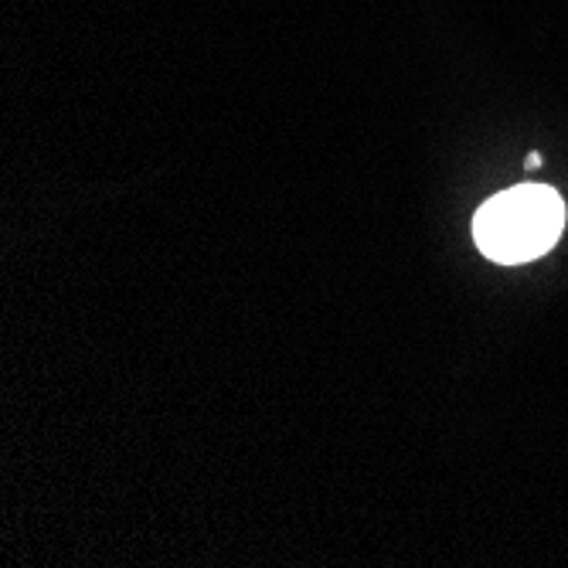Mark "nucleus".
Masks as SVG:
<instances>
[{"label":"nucleus","instance_id":"f257e3e1","mask_svg":"<svg viewBox=\"0 0 568 568\" xmlns=\"http://www.w3.org/2000/svg\"><path fill=\"white\" fill-rule=\"evenodd\" d=\"M565 229V201L555 187L518 184L494 194L474 219L477 248L494 263L518 266L545 255Z\"/></svg>","mask_w":568,"mask_h":568},{"label":"nucleus","instance_id":"f03ea898","mask_svg":"<svg viewBox=\"0 0 568 568\" xmlns=\"http://www.w3.org/2000/svg\"><path fill=\"white\" fill-rule=\"evenodd\" d=\"M535 168H541V153H531L528 158V171H535Z\"/></svg>","mask_w":568,"mask_h":568}]
</instances>
